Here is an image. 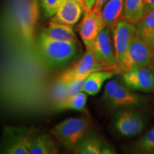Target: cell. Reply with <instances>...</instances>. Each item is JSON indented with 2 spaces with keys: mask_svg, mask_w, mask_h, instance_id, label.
I'll return each instance as SVG.
<instances>
[{
  "mask_svg": "<svg viewBox=\"0 0 154 154\" xmlns=\"http://www.w3.org/2000/svg\"><path fill=\"white\" fill-rule=\"evenodd\" d=\"M38 15V0H9L0 21L2 32L15 36L31 52L35 47Z\"/></svg>",
  "mask_w": 154,
  "mask_h": 154,
  "instance_id": "cell-1",
  "label": "cell"
},
{
  "mask_svg": "<svg viewBox=\"0 0 154 154\" xmlns=\"http://www.w3.org/2000/svg\"><path fill=\"white\" fill-rule=\"evenodd\" d=\"M37 47L44 60L49 65L61 66L66 64L76 57L78 52L77 43L54 40L40 34Z\"/></svg>",
  "mask_w": 154,
  "mask_h": 154,
  "instance_id": "cell-2",
  "label": "cell"
},
{
  "mask_svg": "<svg viewBox=\"0 0 154 154\" xmlns=\"http://www.w3.org/2000/svg\"><path fill=\"white\" fill-rule=\"evenodd\" d=\"M91 121L87 117L68 118L58 124L51 134L59 143L74 151L75 147L87 135Z\"/></svg>",
  "mask_w": 154,
  "mask_h": 154,
  "instance_id": "cell-3",
  "label": "cell"
},
{
  "mask_svg": "<svg viewBox=\"0 0 154 154\" xmlns=\"http://www.w3.org/2000/svg\"><path fill=\"white\" fill-rule=\"evenodd\" d=\"M154 49L147 42L135 36L124 58L116 66L117 72H126L152 63Z\"/></svg>",
  "mask_w": 154,
  "mask_h": 154,
  "instance_id": "cell-4",
  "label": "cell"
},
{
  "mask_svg": "<svg viewBox=\"0 0 154 154\" xmlns=\"http://www.w3.org/2000/svg\"><path fill=\"white\" fill-rule=\"evenodd\" d=\"M103 100L113 109L141 106L146 101L145 96L134 93L126 84L111 80L106 84Z\"/></svg>",
  "mask_w": 154,
  "mask_h": 154,
  "instance_id": "cell-5",
  "label": "cell"
},
{
  "mask_svg": "<svg viewBox=\"0 0 154 154\" xmlns=\"http://www.w3.org/2000/svg\"><path fill=\"white\" fill-rule=\"evenodd\" d=\"M105 70L94 53L93 48L86 49V52L74 66L62 73L57 79V85L63 88L97 71Z\"/></svg>",
  "mask_w": 154,
  "mask_h": 154,
  "instance_id": "cell-6",
  "label": "cell"
},
{
  "mask_svg": "<svg viewBox=\"0 0 154 154\" xmlns=\"http://www.w3.org/2000/svg\"><path fill=\"white\" fill-rule=\"evenodd\" d=\"M34 135L32 129L6 127L0 151L8 154H30Z\"/></svg>",
  "mask_w": 154,
  "mask_h": 154,
  "instance_id": "cell-7",
  "label": "cell"
},
{
  "mask_svg": "<svg viewBox=\"0 0 154 154\" xmlns=\"http://www.w3.org/2000/svg\"><path fill=\"white\" fill-rule=\"evenodd\" d=\"M115 130L119 135L132 137L140 134L146 126L143 113L132 109H125L116 113L113 122Z\"/></svg>",
  "mask_w": 154,
  "mask_h": 154,
  "instance_id": "cell-8",
  "label": "cell"
},
{
  "mask_svg": "<svg viewBox=\"0 0 154 154\" xmlns=\"http://www.w3.org/2000/svg\"><path fill=\"white\" fill-rule=\"evenodd\" d=\"M93 49L101 64L105 70L116 72L115 50L113 38H111V29L105 26L99 34L94 44Z\"/></svg>",
  "mask_w": 154,
  "mask_h": 154,
  "instance_id": "cell-9",
  "label": "cell"
},
{
  "mask_svg": "<svg viewBox=\"0 0 154 154\" xmlns=\"http://www.w3.org/2000/svg\"><path fill=\"white\" fill-rule=\"evenodd\" d=\"M105 26L101 13L94 9L85 11L77 29L86 49L93 48L98 35Z\"/></svg>",
  "mask_w": 154,
  "mask_h": 154,
  "instance_id": "cell-10",
  "label": "cell"
},
{
  "mask_svg": "<svg viewBox=\"0 0 154 154\" xmlns=\"http://www.w3.org/2000/svg\"><path fill=\"white\" fill-rule=\"evenodd\" d=\"M136 31H137L136 25L127 22L124 19L119 21L114 28L111 30L113 33L112 38L115 50L116 66L124 58L131 42L136 36Z\"/></svg>",
  "mask_w": 154,
  "mask_h": 154,
  "instance_id": "cell-11",
  "label": "cell"
},
{
  "mask_svg": "<svg viewBox=\"0 0 154 154\" xmlns=\"http://www.w3.org/2000/svg\"><path fill=\"white\" fill-rule=\"evenodd\" d=\"M122 79L131 89L146 93L154 91V72L147 66L124 72Z\"/></svg>",
  "mask_w": 154,
  "mask_h": 154,
  "instance_id": "cell-12",
  "label": "cell"
},
{
  "mask_svg": "<svg viewBox=\"0 0 154 154\" xmlns=\"http://www.w3.org/2000/svg\"><path fill=\"white\" fill-rule=\"evenodd\" d=\"M86 11L84 0H63L59 11L52 17V22L73 26Z\"/></svg>",
  "mask_w": 154,
  "mask_h": 154,
  "instance_id": "cell-13",
  "label": "cell"
},
{
  "mask_svg": "<svg viewBox=\"0 0 154 154\" xmlns=\"http://www.w3.org/2000/svg\"><path fill=\"white\" fill-rule=\"evenodd\" d=\"M78 154H111L116 153L111 146L108 145L101 137L91 134L86 136L74 149Z\"/></svg>",
  "mask_w": 154,
  "mask_h": 154,
  "instance_id": "cell-14",
  "label": "cell"
},
{
  "mask_svg": "<svg viewBox=\"0 0 154 154\" xmlns=\"http://www.w3.org/2000/svg\"><path fill=\"white\" fill-rule=\"evenodd\" d=\"M41 34L48 38L57 41L78 42L77 36L72 26L52 21H51L47 28L42 30Z\"/></svg>",
  "mask_w": 154,
  "mask_h": 154,
  "instance_id": "cell-15",
  "label": "cell"
},
{
  "mask_svg": "<svg viewBox=\"0 0 154 154\" xmlns=\"http://www.w3.org/2000/svg\"><path fill=\"white\" fill-rule=\"evenodd\" d=\"M125 0H109L101 11V16L105 26L111 30L119 21L122 19L124 14Z\"/></svg>",
  "mask_w": 154,
  "mask_h": 154,
  "instance_id": "cell-16",
  "label": "cell"
},
{
  "mask_svg": "<svg viewBox=\"0 0 154 154\" xmlns=\"http://www.w3.org/2000/svg\"><path fill=\"white\" fill-rule=\"evenodd\" d=\"M116 73V72L111 70H101L91 73L84 81L82 91L88 95H96L101 90L103 83L112 78Z\"/></svg>",
  "mask_w": 154,
  "mask_h": 154,
  "instance_id": "cell-17",
  "label": "cell"
},
{
  "mask_svg": "<svg viewBox=\"0 0 154 154\" xmlns=\"http://www.w3.org/2000/svg\"><path fill=\"white\" fill-rule=\"evenodd\" d=\"M58 146L51 136L46 134H34L30 154H55L59 153Z\"/></svg>",
  "mask_w": 154,
  "mask_h": 154,
  "instance_id": "cell-18",
  "label": "cell"
},
{
  "mask_svg": "<svg viewBox=\"0 0 154 154\" xmlns=\"http://www.w3.org/2000/svg\"><path fill=\"white\" fill-rule=\"evenodd\" d=\"M87 96L84 91L63 96L55 104V109L57 111L74 110L83 111L85 110Z\"/></svg>",
  "mask_w": 154,
  "mask_h": 154,
  "instance_id": "cell-19",
  "label": "cell"
},
{
  "mask_svg": "<svg viewBox=\"0 0 154 154\" xmlns=\"http://www.w3.org/2000/svg\"><path fill=\"white\" fill-rule=\"evenodd\" d=\"M144 14V0H125L122 19L137 25Z\"/></svg>",
  "mask_w": 154,
  "mask_h": 154,
  "instance_id": "cell-20",
  "label": "cell"
},
{
  "mask_svg": "<svg viewBox=\"0 0 154 154\" xmlns=\"http://www.w3.org/2000/svg\"><path fill=\"white\" fill-rule=\"evenodd\" d=\"M136 27V35L151 46L154 37V9L144 14Z\"/></svg>",
  "mask_w": 154,
  "mask_h": 154,
  "instance_id": "cell-21",
  "label": "cell"
},
{
  "mask_svg": "<svg viewBox=\"0 0 154 154\" xmlns=\"http://www.w3.org/2000/svg\"><path fill=\"white\" fill-rule=\"evenodd\" d=\"M135 149L141 153H154V126L140 138L135 145Z\"/></svg>",
  "mask_w": 154,
  "mask_h": 154,
  "instance_id": "cell-22",
  "label": "cell"
},
{
  "mask_svg": "<svg viewBox=\"0 0 154 154\" xmlns=\"http://www.w3.org/2000/svg\"><path fill=\"white\" fill-rule=\"evenodd\" d=\"M63 0H41L42 7L45 18L52 17L60 8Z\"/></svg>",
  "mask_w": 154,
  "mask_h": 154,
  "instance_id": "cell-23",
  "label": "cell"
},
{
  "mask_svg": "<svg viewBox=\"0 0 154 154\" xmlns=\"http://www.w3.org/2000/svg\"><path fill=\"white\" fill-rule=\"evenodd\" d=\"M154 9V0H144V12L145 14Z\"/></svg>",
  "mask_w": 154,
  "mask_h": 154,
  "instance_id": "cell-24",
  "label": "cell"
},
{
  "mask_svg": "<svg viewBox=\"0 0 154 154\" xmlns=\"http://www.w3.org/2000/svg\"><path fill=\"white\" fill-rule=\"evenodd\" d=\"M107 1L108 0H96L93 9L95 11H98V12L101 13L102 9L103 8V6L105 5V4L106 3Z\"/></svg>",
  "mask_w": 154,
  "mask_h": 154,
  "instance_id": "cell-25",
  "label": "cell"
},
{
  "mask_svg": "<svg viewBox=\"0 0 154 154\" xmlns=\"http://www.w3.org/2000/svg\"><path fill=\"white\" fill-rule=\"evenodd\" d=\"M84 5H85L86 11L91 10V9H93L96 0H84Z\"/></svg>",
  "mask_w": 154,
  "mask_h": 154,
  "instance_id": "cell-26",
  "label": "cell"
},
{
  "mask_svg": "<svg viewBox=\"0 0 154 154\" xmlns=\"http://www.w3.org/2000/svg\"><path fill=\"white\" fill-rule=\"evenodd\" d=\"M151 47L153 48L154 49V37H153V43H152V45H151Z\"/></svg>",
  "mask_w": 154,
  "mask_h": 154,
  "instance_id": "cell-27",
  "label": "cell"
},
{
  "mask_svg": "<svg viewBox=\"0 0 154 154\" xmlns=\"http://www.w3.org/2000/svg\"><path fill=\"white\" fill-rule=\"evenodd\" d=\"M152 63H154V53H153V60H152Z\"/></svg>",
  "mask_w": 154,
  "mask_h": 154,
  "instance_id": "cell-28",
  "label": "cell"
},
{
  "mask_svg": "<svg viewBox=\"0 0 154 154\" xmlns=\"http://www.w3.org/2000/svg\"><path fill=\"white\" fill-rule=\"evenodd\" d=\"M153 69L154 70V66H153Z\"/></svg>",
  "mask_w": 154,
  "mask_h": 154,
  "instance_id": "cell-29",
  "label": "cell"
},
{
  "mask_svg": "<svg viewBox=\"0 0 154 154\" xmlns=\"http://www.w3.org/2000/svg\"></svg>",
  "mask_w": 154,
  "mask_h": 154,
  "instance_id": "cell-30",
  "label": "cell"
}]
</instances>
